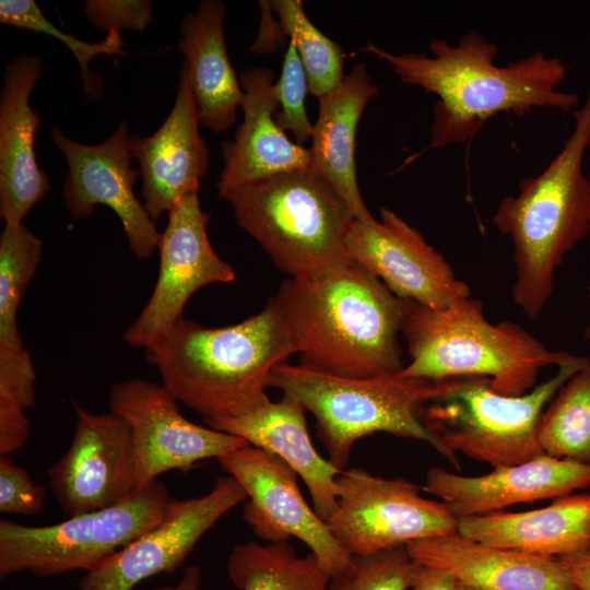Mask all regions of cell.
<instances>
[{
	"instance_id": "obj_1",
	"label": "cell",
	"mask_w": 590,
	"mask_h": 590,
	"mask_svg": "<svg viewBox=\"0 0 590 590\" xmlns=\"http://www.w3.org/2000/svg\"><path fill=\"white\" fill-rule=\"evenodd\" d=\"M428 47L430 56L397 55L371 42L358 49L387 62L402 83L437 97L430 142L421 153L468 142L498 113L568 111L579 104L578 95L558 90L566 66L543 51L497 66V46L476 31L464 34L455 46L434 38Z\"/></svg>"
},
{
	"instance_id": "obj_2",
	"label": "cell",
	"mask_w": 590,
	"mask_h": 590,
	"mask_svg": "<svg viewBox=\"0 0 590 590\" xmlns=\"http://www.w3.org/2000/svg\"><path fill=\"white\" fill-rule=\"evenodd\" d=\"M300 366L333 376L399 374L404 299L351 257L285 280L272 297Z\"/></svg>"
},
{
	"instance_id": "obj_3",
	"label": "cell",
	"mask_w": 590,
	"mask_h": 590,
	"mask_svg": "<svg viewBox=\"0 0 590 590\" xmlns=\"http://www.w3.org/2000/svg\"><path fill=\"white\" fill-rule=\"evenodd\" d=\"M293 354L292 335L273 298L228 327L208 328L182 317L145 349L162 385L205 424L256 408L268 397L272 369Z\"/></svg>"
},
{
	"instance_id": "obj_4",
	"label": "cell",
	"mask_w": 590,
	"mask_h": 590,
	"mask_svg": "<svg viewBox=\"0 0 590 590\" xmlns=\"http://www.w3.org/2000/svg\"><path fill=\"white\" fill-rule=\"evenodd\" d=\"M575 118L559 153L538 176L521 179L518 194L504 198L492 219L512 243L511 295L531 320L553 294L556 269L590 231V179L582 170L590 145V91Z\"/></svg>"
},
{
	"instance_id": "obj_5",
	"label": "cell",
	"mask_w": 590,
	"mask_h": 590,
	"mask_svg": "<svg viewBox=\"0 0 590 590\" xmlns=\"http://www.w3.org/2000/svg\"><path fill=\"white\" fill-rule=\"evenodd\" d=\"M401 334L411 357L401 377H484L505 396L531 391L543 367L559 366L573 356L548 350L515 322H489L482 302L472 297L446 309L404 299Z\"/></svg>"
},
{
	"instance_id": "obj_6",
	"label": "cell",
	"mask_w": 590,
	"mask_h": 590,
	"mask_svg": "<svg viewBox=\"0 0 590 590\" xmlns=\"http://www.w3.org/2000/svg\"><path fill=\"white\" fill-rule=\"evenodd\" d=\"M268 386L294 398L314 414L317 437L329 461L340 471L349 464L353 445L379 432L425 441L446 456L423 418L425 404L440 394V379L405 378L399 374L351 378L284 363L272 369Z\"/></svg>"
},
{
	"instance_id": "obj_7",
	"label": "cell",
	"mask_w": 590,
	"mask_h": 590,
	"mask_svg": "<svg viewBox=\"0 0 590 590\" xmlns=\"http://www.w3.org/2000/svg\"><path fill=\"white\" fill-rule=\"evenodd\" d=\"M219 198L229 203L237 224L291 278L350 258L345 239L354 213L310 166L231 189Z\"/></svg>"
},
{
	"instance_id": "obj_8",
	"label": "cell",
	"mask_w": 590,
	"mask_h": 590,
	"mask_svg": "<svg viewBox=\"0 0 590 590\" xmlns=\"http://www.w3.org/2000/svg\"><path fill=\"white\" fill-rule=\"evenodd\" d=\"M588 365L590 358L573 355L553 377L522 396L498 393L484 377L440 379V394L424 409V422L458 470V452L493 468L527 462L544 453L539 423L546 404Z\"/></svg>"
},
{
	"instance_id": "obj_9",
	"label": "cell",
	"mask_w": 590,
	"mask_h": 590,
	"mask_svg": "<svg viewBox=\"0 0 590 590\" xmlns=\"http://www.w3.org/2000/svg\"><path fill=\"white\" fill-rule=\"evenodd\" d=\"M173 499L155 480L114 506L59 523L35 527L2 519L0 578L24 570L40 577L88 571L158 523Z\"/></svg>"
},
{
	"instance_id": "obj_10",
	"label": "cell",
	"mask_w": 590,
	"mask_h": 590,
	"mask_svg": "<svg viewBox=\"0 0 590 590\" xmlns=\"http://www.w3.org/2000/svg\"><path fill=\"white\" fill-rule=\"evenodd\" d=\"M420 489L404 479L345 469L338 476L335 510L326 523L351 555L405 547L417 540L458 532V519L445 504L422 497Z\"/></svg>"
},
{
	"instance_id": "obj_11",
	"label": "cell",
	"mask_w": 590,
	"mask_h": 590,
	"mask_svg": "<svg viewBox=\"0 0 590 590\" xmlns=\"http://www.w3.org/2000/svg\"><path fill=\"white\" fill-rule=\"evenodd\" d=\"M110 412L131 428L137 489L172 470L187 471L197 462L221 458L248 442L238 436L190 422L163 385L141 378L114 384Z\"/></svg>"
},
{
	"instance_id": "obj_12",
	"label": "cell",
	"mask_w": 590,
	"mask_h": 590,
	"mask_svg": "<svg viewBox=\"0 0 590 590\" xmlns=\"http://www.w3.org/2000/svg\"><path fill=\"white\" fill-rule=\"evenodd\" d=\"M199 191L185 196L168 213L157 250L160 270L153 293L137 319L125 330L127 343L148 349L182 318V310L199 288L236 279L208 236L210 213L201 209Z\"/></svg>"
},
{
	"instance_id": "obj_13",
	"label": "cell",
	"mask_w": 590,
	"mask_h": 590,
	"mask_svg": "<svg viewBox=\"0 0 590 590\" xmlns=\"http://www.w3.org/2000/svg\"><path fill=\"white\" fill-rule=\"evenodd\" d=\"M222 469L247 493L243 516L255 534L268 543L295 536L334 575L352 559L303 497L297 474L280 458L246 445L217 459Z\"/></svg>"
},
{
	"instance_id": "obj_14",
	"label": "cell",
	"mask_w": 590,
	"mask_h": 590,
	"mask_svg": "<svg viewBox=\"0 0 590 590\" xmlns=\"http://www.w3.org/2000/svg\"><path fill=\"white\" fill-rule=\"evenodd\" d=\"M51 139L68 165L62 196L69 213L85 219L98 204L110 208L123 226L133 255L150 258L157 249L161 233L133 192L140 172L131 164L127 121L122 120L109 138L97 144L71 140L58 127L52 128Z\"/></svg>"
},
{
	"instance_id": "obj_15",
	"label": "cell",
	"mask_w": 590,
	"mask_h": 590,
	"mask_svg": "<svg viewBox=\"0 0 590 590\" xmlns=\"http://www.w3.org/2000/svg\"><path fill=\"white\" fill-rule=\"evenodd\" d=\"M380 220H354L345 239L349 256L376 275L396 296L433 309L470 298L445 257L396 212L380 208Z\"/></svg>"
},
{
	"instance_id": "obj_16",
	"label": "cell",
	"mask_w": 590,
	"mask_h": 590,
	"mask_svg": "<svg viewBox=\"0 0 590 590\" xmlns=\"http://www.w3.org/2000/svg\"><path fill=\"white\" fill-rule=\"evenodd\" d=\"M246 498L231 475L217 479L203 496L174 498L158 523L86 571L80 590H132L144 579L175 570L201 536Z\"/></svg>"
},
{
	"instance_id": "obj_17",
	"label": "cell",
	"mask_w": 590,
	"mask_h": 590,
	"mask_svg": "<svg viewBox=\"0 0 590 590\" xmlns=\"http://www.w3.org/2000/svg\"><path fill=\"white\" fill-rule=\"evenodd\" d=\"M71 444L48 470V485L71 516L114 506L137 491L131 428L109 412L95 414L72 402Z\"/></svg>"
},
{
	"instance_id": "obj_18",
	"label": "cell",
	"mask_w": 590,
	"mask_h": 590,
	"mask_svg": "<svg viewBox=\"0 0 590 590\" xmlns=\"http://www.w3.org/2000/svg\"><path fill=\"white\" fill-rule=\"evenodd\" d=\"M590 486V464L546 453L481 476H464L439 467L426 473L424 491L442 499L457 518L481 516L519 503L570 495Z\"/></svg>"
},
{
	"instance_id": "obj_19",
	"label": "cell",
	"mask_w": 590,
	"mask_h": 590,
	"mask_svg": "<svg viewBox=\"0 0 590 590\" xmlns=\"http://www.w3.org/2000/svg\"><path fill=\"white\" fill-rule=\"evenodd\" d=\"M199 119L182 67L170 113L150 137L130 135V151L142 176L143 205L155 222L185 196L199 191L210 154L199 132Z\"/></svg>"
},
{
	"instance_id": "obj_20",
	"label": "cell",
	"mask_w": 590,
	"mask_h": 590,
	"mask_svg": "<svg viewBox=\"0 0 590 590\" xmlns=\"http://www.w3.org/2000/svg\"><path fill=\"white\" fill-rule=\"evenodd\" d=\"M44 62L20 55L4 67L0 92V216L4 225L22 224L50 188L49 177L35 156L40 117L30 105Z\"/></svg>"
},
{
	"instance_id": "obj_21",
	"label": "cell",
	"mask_w": 590,
	"mask_h": 590,
	"mask_svg": "<svg viewBox=\"0 0 590 590\" xmlns=\"http://www.w3.org/2000/svg\"><path fill=\"white\" fill-rule=\"evenodd\" d=\"M244 113L234 140L222 142L223 169L216 182L219 197L226 191L279 174L310 166L309 150L292 141L276 123L279 103L274 72L266 67L239 74Z\"/></svg>"
},
{
	"instance_id": "obj_22",
	"label": "cell",
	"mask_w": 590,
	"mask_h": 590,
	"mask_svg": "<svg viewBox=\"0 0 590 590\" xmlns=\"http://www.w3.org/2000/svg\"><path fill=\"white\" fill-rule=\"evenodd\" d=\"M421 566L477 590H577L558 558L484 544L458 532L405 545Z\"/></svg>"
},
{
	"instance_id": "obj_23",
	"label": "cell",
	"mask_w": 590,
	"mask_h": 590,
	"mask_svg": "<svg viewBox=\"0 0 590 590\" xmlns=\"http://www.w3.org/2000/svg\"><path fill=\"white\" fill-rule=\"evenodd\" d=\"M305 411L287 394L278 402L267 397L241 415L212 421L206 426L241 437L249 445L280 458L304 481L315 511L327 521L337 507L341 471L316 450Z\"/></svg>"
},
{
	"instance_id": "obj_24",
	"label": "cell",
	"mask_w": 590,
	"mask_h": 590,
	"mask_svg": "<svg viewBox=\"0 0 590 590\" xmlns=\"http://www.w3.org/2000/svg\"><path fill=\"white\" fill-rule=\"evenodd\" d=\"M364 63L356 62L341 83L318 98V115L308 148L310 167L323 176L351 206L355 220L373 222L357 182L356 131L362 115L378 94Z\"/></svg>"
},
{
	"instance_id": "obj_25",
	"label": "cell",
	"mask_w": 590,
	"mask_h": 590,
	"mask_svg": "<svg viewBox=\"0 0 590 590\" xmlns=\"http://www.w3.org/2000/svg\"><path fill=\"white\" fill-rule=\"evenodd\" d=\"M225 16L221 1H202L197 12L182 19L178 42L199 122L213 132L225 131L235 123L243 98L239 76L227 54Z\"/></svg>"
},
{
	"instance_id": "obj_26",
	"label": "cell",
	"mask_w": 590,
	"mask_h": 590,
	"mask_svg": "<svg viewBox=\"0 0 590 590\" xmlns=\"http://www.w3.org/2000/svg\"><path fill=\"white\" fill-rule=\"evenodd\" d=\"M462 536L492 546L558 558L590 548V494L566 495L523 512H491L458 519Z\"/></svg>"
},
{
	"instance_id": "obj_27",
	"label": "cell",
	"mask_w": 590,
	"mask_h": 590,
	"mask_svg": "<svg viewBox=\"0 0 590 590\" xmlns=\"http://www.w3.org/2000/svg\"><path fill=\"white\" fill-rule=\"evenodd\" d=\"M227 574L238 590H328L331 577L315 554L298 556L288 541L236 545Z\"/></svg>"
},
{
	"instance_id": "obj_28",
	"label": "cell",
	"mask_w": 590,
	"mask_h": 590,
	"mask_svg": "<svg viewBox=\"0 0 590 590\" xmlns=\"http://www.w3.org/2000/svg\"><path fill=\"white\" fill-rule=\"evenodd\" d=\"M539 441L548 456L590 464V365L574 374L544 409Z\"/></svg>"
},
{
	"instance_id": "obj_29",
	"label": "cell",
	"mask_w": 590,
	"mask_h": 590,
	"mask_svg": "<svg viewBox=\"0 0 590 590\" xmlns=\"http://www.w3.org/2000/svg\"><path fill=\"white\" fill-rule=\"evenodd\" d=\"M270 3L298 52L309 93L319 98L335 88L345 75L343 47L310 22L300 0H272Z\"/></svg>"
},
{
	"instance_id": "obj_30",
	"label": "cell",
	"mask_w": 590,
	"mask_h": 590,
	"mask_svg": "<svg viewBox=\"0 0 590 590\" xmlns=\"http://www.w3.org/2000/svg\"><path fill=\"white\" fill-rule=\"evenodd\" d=\"M42 241L23 223L0 236V342H22L16 315L40 261Z\"/></svg>"
},
{
	"instance_id": "obj_31",
	"label": "cell",
	"mask_w": 590,
	"mask_h": 590,
	"mask_svg": "<svg viewBox=\"0 0 590 590\" xmlns=\"http://www.w3.org/2000/svg\"><path fill=\"white\" fill-rule=\"evenodd\" d=\"M0 22L16 28L50 35L64 44L75 57L83 90L86 96L97 98L102 93L101 78L90 70V62L99 55L125 56L121 33L109 32L105 38L96 43H87L62 32L46 19L37 3L33 0H1Z\"/></svg>"
},
{
	"instance_id": "obj_32",
	"label": "cell",
	"mask_w": 590,
	"mask_h": 590,
	"mask_svg": "<svg viewBox=\"0 0 590 590\" xmlns=\"http://www.w3.org/2000/svg\"><path fill=\"white\" fill-rule=\"evenodd\" d=\"M418 566L405 547L352 555L346 568L331 575L328 590H409Z\"/></svg>"
},
{
	"instance_id": "obj_33",
	"label": "cell",
	"mask_w": 590,
	"mask_h": 590,
	"mask_svg": "<svg viewBox=\"0 0 590 590\" xmlns=\"http://www.w3.org/2000/svg\"><path fill=\"white\" fill-rule=\"evenodd\" d=\"M309 93L308 80L292 42L287 43L282 61L281 74L274 82V95L279 111L274 119L283 131H290L294 142L303 145L311 139L314 123L306 111V95Z\"/></svg>"
},
{
	"instance_id": "obj_34",
	"label": "cell",
	"mask_w": 590,
	"mask_h": 590,
	"mask_svg": "<svg viewBox=\"0 0 590 590\" xmlns=\"http://www.w3.org/2000/svg\"><path fill=\"white\" fill-rule=\"evenodd\" d=\"M46 487L31 480L28 472L8 456L0 457V511L33 516L42 511Z\"/></svg>"
},
{
	"instance_id": "obj_35",
	"label": "cell",
	"mask_w": 590,
	"mask_h": 590,
	"mask_svg": "<svg viewBox=\"0 0 590 590\" xmlns=\"http://www.w3.org/2000/svg\"><path fill=\"white\" fill-rule=\"evenodd\" d=\"M152 7L149 0H87L84 13L102 32H142L152 22Z\"/></svg>"
},
{
	"instance_id": "obj_36",
	"label": "cell",
	"mask_w": 590,
	"mask_h": 590,
	"mask_svg": "<svg viewBox=\"0 0 590 590\" xmlns=\"http://www.w3.org/2000/svg\"><path fill=\"white\" fill-rule=\"evenodd\" d=\"M35 370L23 342L0 343V392L12 396L26 410L35 401Z\"/></svg>"
},
{
	"instance_id": "obj_37",
	"label": "cell",
	"mask_w": 590,
	"mask_h": 590,
	"mask_svg": "<svg viewBox=\"0 0 590 590\" xmlns=\"http://www.w3.org/2000/svg\"><path fill=\"white\" fill-rule=\"evenodd\" d=\"M30 429L25 409L12 396L0 392V456H9L22 448Z\"/></svg>"
},
{
	"instance_id": "obj_38",
	"label": "cell",
	"mask_w": 590,
	"mask_h": 590,
	"mask_svg": "<svg viewBox=\"0 0 590 590\" xmlns=\"http://www.w3.org/2000/svg\"><path fill=\"white\" fill-rule=\"evenodd\" d=\"M261 20L258 35L250 47L255 54H269L284 45L287 37L281 22L274 16L270 1H259Z\"/></svg>"
},
{
	"instance_id": "obj_39",
	"label": "cell",
	"mask_w": 590,
	"mask_h": 590,
	"mask_svg": "<svg viewBox=\"0 0 590 590\" xmlns=\"http://www.w3.org/2000/svg\"><path fill=\"white\" fill-rule=\"evenodd\" d=\"M577 590H590V552H580L558 557Z\"/></svg>"
},
{
	"instance_id": "obj_40",
	"label": "cell",
	"mask_w": 590,
	"mask_h": 590,
	"mask_svg": "<svg viewBox=\"0 0 590 590\" xmlns=\"http://www.w3.org/2000/svg\"><path fill=\"white\" fill-rule=\"evenodd\" d=\"M457 585L451 575L420 565L411 590H456Z\"/></svg>"
},
{
	"instance_id": "obj_41",
	"label": "cell",
	"mask_w": 590,
	"mask_h": 590,
	"mask_svg": "<svg viewBox=\"0 0 590 590\" xmlns=\"http://www.w3.org/2000/svg\"><path fill=\"white\" fill-rule=\"evenodd\" d=\"M200 581V569L196 566H190L185 569L182 578L177 585L160 587L154 590H199Z\"/></svg>"
},
{
	"instance_id": "obj_42",
	"label": "cell",
	"mask_w": 590,
	"mask_h": 590,
	"mask_svg": "<svg viewBox=\"0 0 590 590\" xmlns=\"http://www.w3.org/2000/svg\"><path fill=\"white\" fill-rule=\"evenodd\" d=\"M456 590H477V589L458 582Z\"/></svg>"
},
{
	"instance_id": "obj_43",
	"label": "cell",
	"mask_w": 590,
	"mask_h": 590,
	"mask_svg": "<svg viewBox=\"0 0 590 590\" xmlns=\"http://www.w3.org/2000/svg\"><path fill=\"white\" fill-rule=\"evenodd\" d=\"M585 338L589 341L590 343V327L586 329L585 331Z\"/></svg>"
},
{
	"instance_id": "obj_44",
	"label": "cell",
	"mask_w": 590,
	"mask_h": 590,
	"mask_svg": "<svg viewBox=\"0 0 590 590\" xmlns=\"http://www.w3.org/2000/svg\"><path fill=\"white\" fill-rule=\"evenodd\" d=\"M587 293H588V296H589V298H590V284H589L588 287H587Z\"/></svg>"
},
{
	"instance_id": "obj_45",
	"label": "cell",
	"mask_w": 590,
	"mask_h": 590,
	"mask_svg": "<svg viewBox=\"0 0 590 590\" xmlns=\"http://www.w3.org/2000/svg\"><path fill=\"white\" fill-rule=\"evenodd\" d=\"M588 552H590V548H589V551H588Z\"/></svg>"
}]
</instances>
